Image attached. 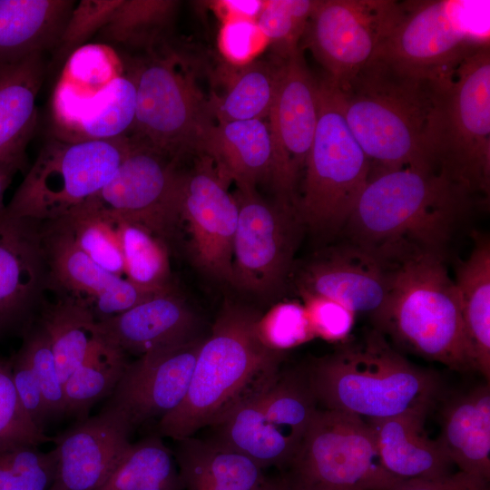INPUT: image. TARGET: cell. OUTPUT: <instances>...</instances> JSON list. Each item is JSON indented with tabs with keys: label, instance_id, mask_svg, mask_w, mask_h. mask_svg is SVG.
I'll return each instance as SVG.
<instances>
[{
	"label": "cell",
	"instance_id": "obj_1",
	"mask_svg": "<svg viewBox=\"0 0 490 490\" xmlns=\"http://www.w3.org/2000/svg\"><path fill=\"white\" fill-rule=\"evenodd\" d=\"M474 198L428 169L382 172L369 176L346 227L354 244L388 261L416 251L443 255Z\"/></svg>",
	"mask_w": 490,
	"mask_h": 490
},
{
	"label": "cell",
	"instance_id": "obj_2",
	"mask_svg": "<svg viewBox=\"0 0 490 490\" xmlns=\"http://www.w3.org/2000/svg\"><path fill=\"white\" fill-rule=\"evenodd\" d=\"M260 316L241 306H224L201 346L184 399L159 420L161 436L180 441L216 426L278 374L283 353L260 339Z\"/></svg>",
	"mask_w": 490,
	"mask_h": 490
},
{
	"label": "cell",
	"instance_id": "obj_3",
	"mask_svg": "<svg viewBox=\"0 0 490 490\" xmlns=\"http://www.w3.org/2000/svg\"><path fill=\"white\" fill-rule=\"evenodd\" d=\"M449 78L418 77L375 55L338 89L346 121L370 162V175L406 167L433 171L425 133L439 87Z\"/></svg>",
	"mask_w": 490,
	"mask_h": 490
},
{
	"label": "cell",
	"instance_id": "obj_4",
	"mask_svg": "<svg viewBox=\"0 0 490 490\" xmlns=\"http://www.w3.org/2000/svg\"><path fill=\"white\" fill-rule=\"evenodd\" d=\"M318 403L325 409L365 421L400 415L427 416L440 383L393 349L377 330L316 359L305 370Z\"/></svg>",
	"mask_w": 490,
	"mask_h": 490
},
{
	"label": "cell",
	"instance_id": "obj_5",
	"mask_svg": "<svg viewBox=\"0 0 490 490\" xmlns=\"http://www.w3.org/2000/svg\"><path fill=\"white\" fill-rule=\"evenodd\" d=\"M391 263L387 299L373 319L377 330L451 369L475 370L457 288L443 255L416 251Z\"/></svg>",
	"mask_w": 490,
	"mask_h": 490
},
{
	"label": "cell",
	"instance_id": "obj_6",
	"mask_svg": "<svg viewBox=\"0 0 490 490\" xmlns=\"http://www.w3.org/2000/svg\"><path fill=\"white\" fill-rule=\"evenodd\" d=\"M425 152L429 167L470 195L490 191V44L442 83L431 110Z\"/></svg>",
	"mask_w": 490,
	"mask_h": 490
},
{
	"label": "cell",
	"instance_id": "obj_7",
	"mask_svg": "<svg viewBox=\"0 0 490 490\" xmlns=\"http://www.w3.org/2000/svg\"><path fill=\"white\" fill-rule=\"evenodd\" d=\"M370 162L344 114L339 90L318 80V116L295 206L304 228L338 232L347 223L370 176Z\"/></svg>",
	"mask_w": 490,
	"mask_h": 490
},
{
	"label": "cell",
	"instance_id": "obj_8",
	"mask_svg": "<svg viewBox=\"0 0 490 490\" xmlns=\"http://www.w3.org/2000/svg\"><path fill=\"white\" fill-rule=\"evenodd\" d=\"M129 137L72 142L53 135L5 205V212L39 222L57 220L97 195L130 148Z\"/></svg>",
	"mask_w": 490,
	"mask_h": 490
},
{
	"label": "cell",
	"instance_id": "obj_9",
	"mask_svg": "<svg viewBox=\"0 0 490 490\" xmlns=\"http://www.w3.org/2000/svg\"><path fill=\"white\" fill-rule=\"evenodd\" d=\"M485 2L403 1V15L376 55L418 77L443 80L489 44Z\"/></svg>",
	"mask_w": 490,
	"mask_h": 490
},
{
	"label": "cell",
	"instance_id": "obj_10",
	"mask_svg": "<svg viewBox=\"0 0 490 490\" xmlns=\"http://www.w3.org/2000/svg\"><path fill=\"white\" fill-rule=\"evenodd\" d=\"M286 469L307 490H383L403 481L384 467L369 424L331 409L316 411Z\"/></svg>",
	"mask_w": 490,
	"mask_h": 490
},
{
	"label": "cell",
	"instance_id": "obj_11",
	"mask_svg": "<svg viewBox=\"0 0 490 490\" xmlns=\"http://www.w3.org/2000/svg\"><path fill=\"white\" fill-rule=\"evenodd\" d=\"M174 55L151 56L129 74L136 87L134 140L177 162L200 153L203 137L214 123L208 100Z\"/></svg>",
	"mask_w": 490,
	"mask_h": 490
},
{
	"label": "cell",
	"instance_id": "obj_12",
	"mask_svg": "<svg viewBox=\"0 0 490 490\" xmlns=\"http://www.w3.org/2000/svg\"><path fill=\"white\" fill-rule=\"evenodd\" d=\"M402 15L403 2L395 0H318L301 40L341 89L378 53Z\"/></svg>",
	"mask_w": 490,
	"mask_h": 490
},
{
	"label": "cell",
	"instance_id": "obj_13",
	"mask_svg": "<svg viewBox=\"0 0 490 490\" xmlns=\"http://www.w3.org/2000/svg\"><path fill=\"white\" fill-rule=\"evenodd\" d=\"M231 284L268 295L280 288L304 228L295 205L269 202L255 190L238 191Z\"/></svg>",
	"mask_w": 490,
	"mask_h": 490
},
{
	"label": "cell",
	"instance_id": "obj_14",
	"mask_svg": "<svg viewBox=\"0 0 490 490\" xmlns=\"http://www.w3.org/2000/svg\"><path fill=\"white\" fill-rule=\"evenodd\" d=\"M128 152L110 181L93 197L122 220L167 244L178 226L182 174L177 162L130 138Z\"/></svg>",
	"mask_w": 490,
	"mask_h": 490
},
{
	"label": "cell",
	"instance_id": "obj_15",
	"mask_svg": "<svg viewBox=\"0 0 490 490\" xmlns=\"http://www.w3.org/2000/svg\"><path fill=\"white\" fill-rule=\"evenodd\" d=\"M281 58L279 79L268 124L273 146L270 182L276 200L295 205L318 116V80L309 72L299 46Z\"/></svg>",
	"mask_w": 490,
	"mask_h": 490
},
{
	"label": "cell",
	"instance_id": "obj_16",
	"mask_svg": "<svg viewBox=\"0 0 490 490\" xmlns=\"http://www.w3.org/2000/svg\"><path fill=\"white\" fill-rule=\"evenodd\" d=\"M198 156L195 167L182 174L178 224L185 222L195 263L210 276L231 283L238 203L211 159Z\"/></svg>",
	"mask_w": 490,
	"mask_h": 490
},
{
	"label": "cell",
	"instance_id": "obj_17",
	"mask_svg": "<svg viewBox=\"0 0 490 490\" xmlns=\"http://www.w3.org/2000/svg\"><path fill=\"white\" fill-rule=\"evenodd\" d=\"M41 232L49 272L48 291L84 304L97 322L158 294L96 264L78 247L61 220L41 222Z\"/></svg>",
	"mask_w": 490,
	"mask_h": 490
},
{
	"label": "cell",
	"instance_id": "obj_18",
	"mask_svg": "<svg viewBox=\"0 0 490 490\" xmlns=\"http://www.w3.org/2000/svg\"><path fill=\"white\" fill-rule=\"evenodd\" d=\"M203 339L199 337L128 362L104 407L122 416L132 429L160 420L184 399Z\"/></svg>",
	"mask_w": 490,
	"mask_h": 490
},
{
	"label": "cell",
	"instance_id": "obj_19",
	"mask_svg": "<svg viewBox=\"0 0 490 490\" xmlns=\"http://www.w3.org/2000/svg\"><path fill=\"white\" fill-rule=\"evenodd\" d=\"M48 285L41 222L4 210L0 213V335L13 330L23 334L33 324Z\"/></svg>",
	"mask_w": 490,
	"mask_h": 490
},
{
	"label": "cell",
	"instance_id": "obj_20",
	"mask_svg": "<svg viewBox=\"0 0 490 490\" xmlns=\"http://www.w3.org/2000/svg\"><path fill=\"white\" fill-rule=\"evenodd\" d=\"M132 428L103 407L53 438L55 476L50 490H96L112 475L132 444Z\"/></svg>",
	"mask_w": 490,
	"mask_h": 490
},
{
	"label": "cell",
	"instance_id": "obj_21",
	"mask_svg": "<svg viewBox=\"0 0 490 490\" xmlns=\"http://www.w3.org/2000/svg\"><path fill=\"white\" fill-rule=\"evenodd\" d=\"M391 271V261L356 244L334 248L306 266L299 291L330 299L374 319L387 299Z\"/></svg>",
	"mask_w": 490,
	"mask_h": 490
},
{
	"label": "cell",
	"instance_id": "obj_22",
	"mask_svg": "<svg viewBox=\"0 0 490 490\" xmlns=\"http://www.w3.org/2000/svg\"><path fill=\"white\" fill-rule=\"evenodd\" d=\"M196 326L194 313L172 289L97 322L102 341L137 357L199 338Z\"/></svg>",
	"mask_w": 490,
	"mask_h": 490
},
{
	"label": "cell",
	"instance_id": "obj_23",
	"mask_svg": "<svg viewBox=\"0 0 490 490\" xmlns=\"http://www.w3.org/2000/svg\"><path fill=\"white\" fill-rule=\"evenodd\" d=\"M43 54L0 63V168L27 172L26 148L36 126V97L44 76Z\"/></svg>",
	"mask_w": 490,
	"mask_h": 490
},
{
	"label": "cell",
	"instance_id": "obj_24",
	"mask_svg": "<svg viewBox=\"0 0 490 490\" xmlns=\"http://www.w3.org/2000/svg\"><path fill=\"white\" fill-rule=\"evenodd\" d=\"M212 162L218 174L238 191L255 190L270 181L273 146L268 122L247 120L213 123L200 149Z\"/></svg>",
	"mask_w": 490,
	"mask_h": 490
},
{
	"label": "cell",
	"instance_id": "obj_25",
	"mask_svg": "<svg viewBox=\"0 0 490 490\" xmlns=\"http://www.w3.org/2000/svg\"><path fill=\"white\" fill-rule=\"evenodd\" d=\"M122 74V63L107 44H88L73 51L52 96V135L64 138L88 104Z\"/></svg>",
	"mask_w": 490,
	"mask_h": 490
},
{
	"label": "cell",
	"instance_id": "obj_26",
	"mask_svg": "<svg viewBox=\"0 0 490 490\" xmlns=\"http://www.w3.org/2000/svg\"><path fill=\"white\" fill-rule=\"evenodd\" d=\"M437 440L461 472L490 479V387L476 386L454 397L442 411Z\"/></svg>",
	"mask_w": 490,
	"mask_h": 490
},
{
	"label": "cell",
	"instance_id": "obj_27",
	"mask_svg": "<svg viewBox=\"0 0 490 490\" xmlns=\"http://www.w3.org/2000/svg\"><path fill=\"white\" fill-rule=\"evenodd\" d=\"M426 417L406 414L368 421L384 467L398 479H435L453 473L454 465L437 440L425 431Z\"/></svg>",
	"mask_w": 490,
	"mask_h": 490
},
{
	"label": "cell",
	"instance_id": "obj_28",
	"mask_svg": "<svg viewBox=\"0 0 490 490\" xmlns=\"http://www.w3.org/2000/svg\"><path fill=\"white\" fill-rule=\"evenodd\" d=\"M174 453L185 490H262L265 469L213 440L189 436Z\"/></svg>",
	"mask_w": 490,
	"mask_h": 490
},
{
	"label": "cell",
	"instance_id": "obj_29",
	"mask_svg": "<svg viewBox=\"0 0 490 490\" xmlns=\"http://www.w3.org/2000/svg\"><path fill=\"white\" fill-rule=\"evenodd\" d=\"M74 1L0 0V63L56 47Z\"/></svg>",
	"mask_w": 490,
	"mask_h": 490
},
{
	"label": "cell",
	"instance_id": "obj_30",
	"mask_svg": "<svg viewBox=\"0 0 490 490\" xmlns=\"http://www.w3.org/2000/svg\"><path fill=\"white\" fill-rule=\"evenodd\" d=\"M461 315L475 370L490 378V243L477 234L468 258L457 267Z\"/></svg>",
	"mask_w": 490,
	"mask_h": 490
},
{
	"label": "cell",
	"instance_id": "obj_31",
	"mask_svg": "<svg viewBox=\"0 0 490 490\" xmlns=\"http://www.w3.org/2000/svg\"><path fill=\"white\" fill-rule=\"evenodd\" d=\"M257 393L211 426L217 435L211 440L248 456L265 470L271 466L286 469L298 448L266 420Z\"/></svg>",
	"mask_w": 490,
	"mask_h": 490
},
{
	"label": "cell",
	"instance_id": "obj_32",
	"mask_svg": "<svg viewBox=\"0 0 490 490\" xmlns=\"http://www.w3.org/2000/svg\"><path fill=\"white\" fill-rule=\"evenodd\" d=\"M36 320L51 341L58 372L64 383L99 341L97 320L84 304L59 294H55L54 301L45 298Z\"/></svg>",
	"mask_w": 490,
	"mask_h": 490
},
{
	"label": "cell",
	"instance_id": "obj_33",
	"mask_svg": "<svg viewBox=\"0 0 490 490\" xmlns=\"http://www.w3.org/2000/svg\"><path fill=\"white\" fill-rule=\"evenodd\" d=\"M281 58L254 61L240 66L237 76L222 96L208 100L217 122L265 120L273 103L279 79Z\"/></svg>",
	"mask_w": 490,
	"mask_h": 490
},
{
	"label": "cell",
	"instance_id": "obj_34",
	"mask_svg": "<svg viewBox=\"0 0 490 490\" xmlns=\"http://www.w3.org/2000/svg\"><path fill=\"white\" fill-rule=\"evenodd\" d=\"M96 490H185L174 453L162 436L132 443L121 461Z\"/></svg>",
	"mask_w": 490,
	"mask_h": 490
},
{
	"label": "cell",
	"instance_id": "obj_35",
	"mask_svg": "<svg viewBox=\"0 0 490 490\" xmlns=\"http://www.w3.org/2000/svg\"><path fill=\"white\" fill-rule=\"evenodd\" d=\"M135 116L136 87L129 74H122L88 104L62 139L81 142L124 137L132 130Z\"/></svg>",
	"mask_w": 490,
	"mask_h": 490
},
{
	"label": "cell",
	"instance_id": "obj_36",
	"mask_svg": "<svg viewBox=\"0 0 490 490\" xmlns=\"http://www.w3.org/2000/svg\"><path fill=\"white\" fill-rule=\"evenodd\" d=\"M57 220L96 264L125 278L121 220L118 217L92 198Z\"/></svg>",
	"mask_w": 490,
	"mask_h": 490
},
{
	"label": "cell",
	"instance_id": "obj_37",
	"mask_svg": "<svg viewBox=\"0 0 490 490\" xmlns=\"http://www.w3.org/2000/svg\"><path fill=\"white\" fill-rule=\"evenodd\" d=\"M127 364L122 352L100 338L64 383L66 415L87 417L98 400L111 395Z\"/></svg>",
	"mask_w": 490,
	"mask_h": 490
},
{
	"label": "cell",
	"instance_id": "obj_38",
	"mask_svg": "<svg viewBox=\"0 0 490 490\" xmlns=\"http://www.w3.org/2000/svg\"><path fill=\"white\" fill-rule=\"evenodd\" d=\"M121 233L125 279L154 293L171 289L167 243L149 230L122 220Z\"/></svg>",
	"mask_w": 490,
	"mask_h": 490
},
{
	"label": "cell",
	"instance_id": "obj_39",
	"mask_svg": "<svg viewBox=\"0 0 490 490\" xmlns=\"http://www.w3.org/2000/svg\"><path fill=\"white\" fill-rule=\"evenodd\" d=\"M178 2L170 0H122L100 31L113 43L152 48L171 23Z\"/></svg>",
	"mask_w": 490,
	"mask_h": 490
},
{
	"label": "cell",
	"instance_id": "obj_40",
	"mask_svg": "<svg viewBox=\"0 0 490 490\" xmlns=\"http://www.w3.org/2000/svg\"><path fill=\"white\" fill-rule=\"evenodd\" d=\"M54 476L52 450L21 442L0 444V490H50Z\"/></svg>",
	"mask_w": 490,
	"mask_h": 490
},
{
	"label": "cell",
	"instance_id": "obj_41",
	"mask_svg": "<svg viewBox=\"0 0 490 490\" xmlns=\"http://www.w3.org/2000/svg\"><path fill=\"white\" fill-rule=\"evenodd\" d=\"M318 0H268L256 23L274 48L284 57L299 47Z\"/></svg>",
	"mask_w": 490,
	"mask_h": 490
},
{
	"label": "cell",
	"instance_id": "obj_42",
	"mask_svg": "<svg viewBox=\"0 0 490 490\" xmlns=\"http://www.w3.org/2000/svg\"><path fill=\"white\" fill-rule=\"evenodd\" d=\"M19 351L40 383L50 419L66 415L64 384L58 372L51 341L36 319L23 333Z\"/></svg>",
	"mask_w": 490,
	"mask_h": 490
},
{
	"label": "cell",
	"instance_id": "obj_43",
	"mask_svg": "<svg viewBox=\"0 0 490 490\" xmlns=\"http://www.w3.org/2000/svg\"><path fill=\"white\" fill-rule=\"evenodd\" d=\"M261 342L281 352L299 347L315 338L307 310L296 301H282L260 315L256 325Z\"/></svg>",
	"mask_w": 490,
	"mask_h": 490
},
{
	"label": "cell",
	"instance_id": "obj_44",
	"mask_svg": "<svg viewBox=\"0 0 490 490\" xmlns=\"http://www.w3.org/2000/svg\"><path fill=\"white\" fill-rule=\"evenodd\" d=\"M52 440L26 414L14 385L11 361L0 357V444L21 442L39 446Z\"/></svg>",
	"mask_w": 490,
	"mask_h": 490
},
{
	"label": "cell",
	"instance_id": "obj_45",
	"mask_svg": "<svg viewBox=\"0 0 490 490\" xmlns=\"http://www.w3.org/2000/svg\"><path fill=\"white\" fill-rule=\"evenodd\" d=\"M122 0H82L72 9L57 44L58 58L84 44L109 22Z\"/></svg>",
	"mask_w": 490,
	"mask_h": 490
},
{
	"label": "cell",
	"instance_id": "obj_46",
	"mask_svg": "<svg viewBox=\"0 0 490 490\" xmlns=\"http://www.w3.org/2000/svg\"><path fill=\"white\" fill-rule=\"evenodd\" d=\"M218 44L224 59L240 67L254 62L270 42L256 21L233 19L222 22Z\"/></svg>",
	"mask_w": 490,
	"mask_h": 490
},
{
	"label": "cell",
	"instance_id": "obj_47",
	"mask_svg": "<svg viewBox=\"0 0 490 490\" xmlns=\"http://www.w3.org/2000/svg\"><path fill=\"white\" fill-rule=\"evenodd\" d=\"M299 294L315 337L329 342H341L348 338L356 313L330 299L305 291H299Z\"/></svg>",
	"mask_w": 490,
	"mask_h": 490
},
{
	"label": "cell",
	"instance_id": "obj_48",
	"mask_svg": "<svg viewBox=\"0 0 490 490\" xmlns=\"http://www.w3.org/2000/svg\"><path fill=\"white\" fill-rule=\"evenodd\" d=\"M11 371L24 409L35 426L44 432L50 416L43 390L31 366L19 350L11 360Z\"/></svg>",
	"mask_w": 490,
	"mask_h": 490
},
{
	"label": "cell",
	"instance_id": "obj_49",
	"mask_svg": "<svg viewBox=\"0 0 490 490\" xmlns=\"http://www.w3.org/2000/svg\"><path fill=\"white\" fill-rule=\"evenodd\" d=\"M383 490H490L489 481L458 471L435 479L403 480Z\"/></svg>",
	"mask_w": 490,
	"mask_h": 490
},
{
	"label": "cell",
	"instance_id": "obj_50",
	"mask_svg": "<svg viewBox=\"0 0 490 490\" xmlns=\"http://www.w3.org/2000/svg\"><path fill=\"white\" fill-rule=\"evenodd\" d=\"M262 0H217L211 5L221 22L233 19L256 21L264 6Z\"/></svg>",
	"mask_w": 490,
	"mask_h": 490
},
{
	"label": "cell",
	"instance_id": "obj_51",
	"mask_svg": "<svg viewBox=\"0 0 490 490\" xmlns=\"http://www.w3.org/2000/svg\"><path fill=\"white\" fill-rule=\"evenodd\" d=\"M262 490H307L293 483L283 473L280 475L268 477Z\"/></svg>",
	"mask_w": 490,
	"mask_h": 490
},
{
	"label": "cell",
	"instance_id": "obj_52",
	"mask_svg": "<svg viewBox=\"0 0 490 490\" xmlns=\"http://www.w3.org/2000/svg\"><path fill=\"white\" fill-rule=\"evenodd\" d=\"M15 174L0 168V213L5 210V203L4 201L5 191L9 187Z\"/></svg>",
	"mask_w": 490,
	"mask_h": 490
}]
</instances>
